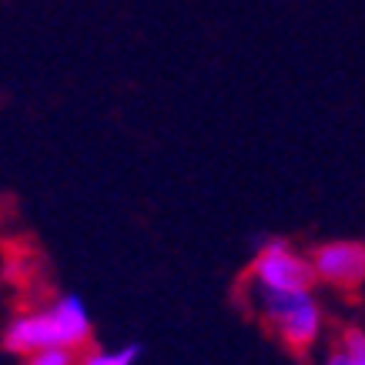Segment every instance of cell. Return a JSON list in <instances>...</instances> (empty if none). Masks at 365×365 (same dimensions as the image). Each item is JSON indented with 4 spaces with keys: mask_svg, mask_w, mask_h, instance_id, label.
<instances>
[{
    "mask_svg": "<svg viewBox=\"0 0 365 365\" xmlns=\"http://www.w3.org/2000/svg\"><path fill=\"white\" fill-rule=\"evenodd\" d=\"M94 335V322L81 295H61V299L47 302L41 309H27L14 315L4 329V349L11 355L41 352V349H71L81 352L91 345Z\"/></svg>",
    "mask_w": 365,
    "mask_h": 365,
    "instance_id": "6da1fadb",
    "label": "cell"
},
{
    "mask_svg": "<svg viewBox=\"0 0 365 365\" xmlns=\"http://www.w3.org/2000/svg\"><path fill=\"white\" fill-rule=\"evenodd\" d=\"M242 299L255 312V319L262 322L288 352H312L325 335V305L315 295V288L275 292V288H258L242 282Z\"/></svg>",
    "mask_w": 365,
    "mask_h": 365,
    "instance_id": "7a4b0ae2",
    "label": "cell"
},
{
    "mask_svg": "<svg viewBox=\"0 0 365 365\" xmlns=\"http://www.w3.org/2000/svg\"><path fill=\"white\" fill-rule=\"evenodd\" d=\"M242 282L258 288H275V292H292V288H315V272L305 252H299L292 242L272 238V242L258 245Z\"/></svg>",
    "mask_w": 365,
    "mask_h": 365,
    "instance_id": "3957f363",
    "label": "cell"
},
{
    "mask_svg": "<svg viewBox=\"0 0 365 365\" xmlns=\"http://www.w3.org/2000/svg\"><path fill=\"white\" fill-rule=\"evenodd\" d=\"M315 285H329L335 292H355L365 285V242L335 238L322 242L309 252Z\"/></svg>",
    "mask_w": 365,
    "mask_h": 365,
    "instance_id": "277c9868",
    "label": "cell"
},
{
    "mask_svg": "<svg viewBox=\"0 0 365 365\" xmlns=\"http://www.w3.org/2000/svg\"><path fill=\"white\" fill-rule=\"evenodd\" d=\"M322 365H365V329H345Z\"/></svg>",
    "mask_w": 365,
    "mask_h": 365,
    "instance_id": "5b68a950",
    "label": "cell"
},
{
    "mask_svg": "<svg viewBox=\"0 0 365 365\" xmlns=\"http://www.w3.org/2000/svg\"><path fill=\"white\" fill-rule=\"evenodd\" d=\"M141 355V345H121V349H81L74 365H134Z\"/></svg>",
    "mask_w": 365,
    "mask_h": 365,
    "instance_id": "8992f818",
    "label": "cell"
},
{
    "mask_svg": "<svg viewBox=\"0 0 365 365\" xmlns=\"http://www.w3.org/2000/svg\"><path fill=\"white\" fill-rule=\"evenodd\" d=\"M74 362H78V352H71V349H41V352L24 359V365H74Z\"/></svg>",
    "mask_w": 365,
    "mask_h": 365,
    "instance_id": "52a82bcc",
    "label": "cell"
}]
</instances>
